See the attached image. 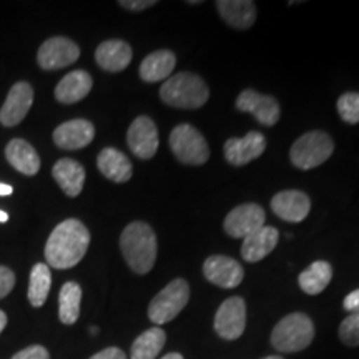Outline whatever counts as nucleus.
I'll return each mask as SVG.
<instances>
[{
  "instance_id": "1",
  "label": "nucleus",
  "mask_w": 359,
  "mask_h": 359,
  "mask_svg": "<svg viewBox=\"0 0 359 359\" xmlns=\"http://www.w3.org/2000/svg\"><path fill=\"white\" fill-rule=\"evenodd\" d=\"M90 245V233L80 219L69 218L53 228L45 245L48 266L69 269L83 259Z\"/></svg>"
},
{
  "instance_id": "2",
  "label": "nucleus",
  "mask_w": 359,
  "mask_h": 359,
  "mask_svg": "<svg viewBox=\"0 0 359 359\" xmlns=\"http://www.w3.org/2000/svg\"><path fill=\"white\" fill-rule=\"evenodd\" d=\"M120 250L130 269L137 275H147L155 266L156 235L145 222H132L120 235Z\"/></svg>"
},
{
  "instance_id": "3",
  "label": "nucleus",
  "mask_w": 359,
  "mask_h": 359,
  "mask_svg": "<svg viewBox=\"0 0 359 359\" xmlns=\"http://www.w3.org/2000/svg\"><path fill=\"white\" fill-rule=\"evenodd\" d=\"M210 92L203 79L190 72H180L165 80L160 88V98L175 109L195 110L208 102Z\"/></svg>"
},
{
  "instance_id": "4",
  "label": "nucleus",
  "mask_w": 359,
  "mask_h": 359,
  "mask_svg": "<svg viewBox=\"0 0 359 359\" xmlns=\"http://www.w3.org/2000/svg\"><path fill=\"white\" fill-rule=\"evenodd\" d=\"M314 325L304 313H291L278 323L271 333V346L280 353H298L313 343Z\"/></svg>"
},
{
  "instance_id": "5",
  "label": "nucleus",
  "mask_w": 359,
  "mask_h": 359,
  "mask_svg": "<svg viewBox=\"0 0 359 359\" xmlns=\"http://www.w3.org/2000/svg\"><path fill=\"white\" fill-rule=\"evenodd\" d=\"M333 138L321 130H313L293 143L290 150V158L296 168L311 170L325 163L333 155Z\"/></svg>"
},
{
  "instance_id": "6",
  "label": "nucleus",
  "mask_w": 359,
  "mask_h": 359,
  "mask_svg": "<svg viewBox=\"0 0 359 359\" xmlns=\"http://www.w3.org/2000/svg\"><path fill=\"white\" fill-rule=\"evenodd\" d=\"M188 302H190V286L183 278H177L151 299L148 306V318L156 326L165 325L175 320Z\"/></svg>"
},
{
  "instance_id": "7",
  "label": "nucleus",
  "mask_w": 359,
  "mask_h": 359,
  "mask_svg": "<svg viewBox=\"0 0 359 359\" xmlns=\"http://www.w3.org/2000/svg\"><path fill=\"white\" fill-rule=\"evenodd\" d=\"M170 148L175 158L185 165L198 167L210 158V148L205 137L190 123L177 125L170 133Z\"/></svg>"
},
{
  "instance_id": "8",
  "label": "nucleus",
  "mask_w": 359,
  "mask_h": 359,
  "mask_svg": "<svg viewBox=\"0 0 359 359\" xmlns=\"http://www.w3.org/2000/svg\"><path fill=\"white\" fill-rule=\"evenodd\" d=\"M246 327V303L240 296L224 299L215 314V331L219 338L235 341L245 333Z\"/></svg>"
},
{
  "instance_id": "9",
  "label": "nucleus",
  "mask_w": 359,
  "mask_h": 359,
  "mask_svg": "<svg viewBox=\"0 0 359 359\" xmlns=\"http://www.w3.org/2000/svg\"><path fill=\"white\" fill-rule=\"evenodd\" d=\"M80 47L67 37H52L40 45L37 62L43 70L65 69L79 60Z\"/></svg>"
},
{
  "instance_id": "10",
  "label": "nucleus",
  "mask_w": 359,
  "mask_h": 359,
  "mask_svg": "<svg viewBox=\"0 0 359 359\" xmlns=\"http://www.w3.org/2000/svg\"><path fill=\"white\" fill-rule=\"evenodd\" d=\"M127 143L130 150H132L138 158H154L160 145L158 130H156L154 120L147 115L137 116L132 122V125L128 127Z\"/></svg>"
},
{
  "instance_id": "11",
  "label": "nucleus",
  "mask_w": 359,
  "mask_h": 359,
  "mask_svg": "<svg viewBox=\"0 0 359 359\" xmlns=\"http://www.w3.org/2000/svg\"><path fill=\"white\" fill-rule=\"evenodd\" d=\"M264 219H266V213H264L263 206L257 203H245L233 208L226 215L223 228L228 236L246 238L264 226Z\"/></svg>"
},
{
  "instance_id": "12",
  "label": "nucleus",
  "mask_w": 359,
  "mask_h": 359,
  "mask_svg": "<svg viewBox=\"0 0 359 359\" xmlns=\"http://www.w3.org/2000/svg\"><path fill=\"white\" fill-rule=\"evenodd\" d=\"M236 109L240 111H248L264 127H273L280 120L281 110L276 98L263 95L257 90H243L236 98Z\"/></svg>"
},
{
  "instance_id": "13",
  "label": "nucleus",
  "mask_w": 359,
  "mask_h": 359,
  "mask_svg": "<svg viewBox=\"0 0 359 359\" xmlns=\"http://www.w3.org/2000/svg\"><path fill=\"white\" fill-rule=\"evenodd\" d=\"M266 150V138L259 132H250L243 138H230L223 147L224 158L233 167H243L259 158Z\"/></svg>"
},
{
  "instance_id": "14",
  "label": "nucleus",
  "mask_w": 359,
  "mask_h": 359,
  "mask_svg": "<svg viewBox=\"0 0 359 359\" xmlns=\"http://www.w3.org/2000/svg\"><path fill=\"white\" fill-rule=\"evenodd\" d=\"M203 275L206 280L219 288L231 290L240 286L245 278V271L236 259L223 257V255H213L203 263Z\"/></svg>"
},
{
  "instance_id": "15",
  "label": "nucleus",
  "mask_w": 359,
  "mask_h": 359,
  "mask_svg": "<svg viewBox=\"0 0 359 359\" xmlns=\"http://www.w3.org/2000/svg\"><path fill=\"white\" fill-rule=\"evenodd\" d=\"M271 210L285 222L302 223L311 212V200L304 191L285 190L273 196Z\"/></svg>"
},
{
  "instance_id": "16",
  "label": "nucleus",
  "mask_w": 359,
  "mask_h": 359,
  "mask_svg": "<svg viewBox=\"0 0 359 359\" xmlns=\"http://www.w3.org/2000/svg\"><path fill=\"white\" fill-rule=\"evenodd\" d=\"M34 103V88L27 82L15 83L8 92L7 100L0 109V123L4 127H15L29 114Z\"/></svg>"
},
{
  "instance_id": "17",
  "label": "nucleus",
  "mask_w": 359,
  "mask_h": 359,
  "mask_svg": "<svg viewBox=\"0 0 359 359\" xmlns=\"http://www.w3.org/2000/svg\"><path fill=\"white\" fill-rule=\"evenodd\" d=\"M95 137V127L85 118H75L58 125L53 132V142L64 150H80L92 143Z\"/></svg>"
},
{
  "instance_id": "18",
  "label": "nucleus",
  "mask_w": 359,
  "mask_h": 359,
  "mask_svg": "<svg viewBox=\"0 0 359 359\" xmlns=\"http://www.w3.org/2000/svg\"><path fill=\"white\" fill-rule=\"evenodd\" d=\"M278 240H280V231L275 226H264L253 231L251 235L243 238L241 245V257L248 263L262 262L276 248Z\"/></svg>"
},
{
  "instance_id": "19",
  "label": "nucleus",
  "mask_w": 359,
  "mask_h": 359,
  "mask_svg": "<svg viewBox=\"0 0 359 359\" xmlns=\"http://www.w3.org/2000/svg\"><path fill=\"white\" fill-rule=\"evenodd\" d=\"M133 52L132 47L123 40H107V42H102L97 47L95 52V60L100 69L105 72H122L127 69L132 62Z\"/></svg>"
},
{
  "instance_id": "20",
  "label": "nucleus",
  "mask_w": 359,
  "mask_h": 359,
  "mask_svg": "<svg viewBox=\"0 0 359 359\" xmlns=\"http://www.w3.org/2000/svg\"><path fill=\"white\" fill-rule=\"evenodd\" d=\"M53 180L70 198L79 196L85 185V168L72 158L58 160L52 168Z\"/></svg>"
},
{
  "instance_id": "21",
  "label": "nucleus",
  "mask_w": 359,
  "mask_h": 359,
  "mask_svg": "<svg viewBox=\"0 0 359 359\" xmlns=\"http://www.w3.org/2000/svg\"><path fill=\"white\" fill-rule=\"evenodd\" d=\"M217 8L233 29L246 30L257 20V6L251 0H218Z\"/></svg>"
},
{
  "instance_id": "22",
  "label": "nucleus",
  "mask_w": 359,
  "mask_h": 359,
  "mask_svg": "<svg viewBox=\"0 0 359 359\" xmlns=\"http://www.w3.org/2000/svg\"><path fill=\"white\" fill-rule=\"evenodd\" d=\"M92 85L93 80L88 72L74 70L58 82L55 87V98L60 103H65V105L77 103L88 95Z\"/></svg>"
},
{
  "instance_id": "23",
  "label": "nucleus",
  "mask_w": 359,
  "mask_h": 359,
  "mask_svg": "<svg viewBox=\"0 0 359 359\" xmlns=\"http://www.w3.org/2000/svg\"><path fill=\"white\" fill-rule=\"evenodd\" d=\"M97 167L103 177L115 183H127L133 175L132 161L116 148H103L97 158Z\"/></svg>"
},
{
  "instance_id": "24",
  "label": "nucleus",
  "mask_w": 359,
  "mask_h": 359,
  "mask_svg": "<svg viewBox=\"0 0 359 359\" xmlns=\"http://www.w3.org/2000/svg\"><path fill=\"white\" fill-rule=\"evenodd\" d=\"M6 156L8 163L17 172L24 173L27 177H34V175L39 173L40 156L29 142L22 140V138H13L7 143Z\"/></svg>"
},
{
  "instance_id": "25",
  "label": "nucleus",
  "mask_w": 359,
  "mask_h": 359,
  "mask_svg": "<svg viewBox=\"0 0 359 359\" xmlns=\"http://www.w3.org/2000/svg\"><path fill=\"white\" fill-rule=\"evenodd\" d=\"M175 65H177V57L172 50H156L143 58L140 65V77L143 82L155 83L161 80H168L172 77Z\"/></svg>"
},
{
  "instance_id": "26",
  "label": "nucleus",
  "mask_w": 359,
  "mask_h": 359,
  "mask_svg": "<svg viewBox=\"0 0 359 359\" xmlns=\"http://www.w3.org/2000/svg\"><path fill=\"white\" fill-rule=\"evenodd\" d=\"M333 280V266L327 262H314L313 264L299 273L298 283L306 294H320L327 288Z\"/></svg>"
},
{
  "instance_id": "27",
  "label": "nucleus",
  "mask_w": 359,
  "mask_h": 359,
  "mask_svg": "<svg viewBox=\"0 0 359 359\" xmlns=\"http://www.w3.org/2000/svg\"><path fill=\"white\" fill-rule=\"evenodd\" d=\"M82 303V288L79 283L67 281L58 294V318L64 325L70 326L77 323Z\"/></svg>"
},
{
  "instance_id": "28",
  "label": "nucleus",
  "mask_w": 359,
  "mask_h": 359,
  "mask_svg": "<svg viewBox=\"0 0 359 359\" xmlns=\"http://www.w3.org/2000/svg\"><path fill=\"white\" fill-rule=\"evenodd\" d=\"M165 341H167V334L161 327H150L133 341L130 359H155L163 349Z\"/></svg>"
},
{
  "instance_id": "29",
  "label": "nucleus",
  "mask_w": 359,
  "mask_h": 359,
  "mask_svg": "<svg viewBox=\"0 0 359 359\" xmlns=\"http://www.w3.org/2000/svg\"><path fill=\"white\" fill-rule=\"evenodd\" d=\"M52 286V273L48 264L37 263L30 271V283H29V302L34 308L43 306L47 302L48 293Z\"/></svg>"
},
{
  "instance_id": "30",
  "label": "nucleus",
  "mask_w": 359,
  "mask_h": 359,
  "mask_svg": "<svg viewBox=\"0 0 359 359\" xmlns=\"http://www.w3.org/2000/svg\"><path fill=\"white\" fill-rule=\"evenodd\" d=\"M338 114L343 122L349 125L359 123V93L358 92H346L338 98Z\"/></svg>"
},
{
  "instance_id": "31",
  "label": "nucleus",
  "mask_w": 359,
  "mask_h": 359,
  "mask_svg": "<svg viewBox=\"0 0 359 359\" xmlns=\"http://www.w3.org/2000/svg\"><path fill=\"white\" fill-rule=\"evenodd\" d=\"M339 339L346 346H359V313H351L341 323L339 326Z\"/></svg>"
},
{
  "instance_id": "32",
  "label": "nucleus",
  "mask_w": 359,
  "mask_h": 359,
  "mask_svg": "<svg viewBox=\"0 0 359 359\" xmlns=\"http://www.w3.org/2000/svg\"><path fill=\"white\" fill-rule=\"evenodd\" d=\"M15 286V275L11 268L0 264V299L6 298Z\"/></svg>"
},
{
  "instance_id": "33",
  "label": "nucleus",
  "mask_w": 359,
  "mask_h": 359,
  "mask_svg": "<svg viewBox=\"0 0 359 359\" xmlns=\"http://www.w3.org/2000/svg\"><path fill=\"white\" fill-rule=\"evenodd\" d=\"M12 359H50V354H48L47 348L34 344V346H29L13 354Z\"/></svg>"
},
{
  "instance_id": "34",
  "label": "nucleus",
  "mask_w": 359,
  "mask_h": 359,
  "mask_svg": "<svg viewBox=\"0 0 359 359\" xmlns=\"http://www.w3.org/2000/svg\"><path fill=\"white\" fill-rule=\"evenodd\" d=\"M120 7H123L125 11H132V12H140L145 11L148 7L156 6L155 0H122L118 2Z\"/></svg>"
},
{
  "instance_id": "35",
  "label": "nucleus",
  "mask_w": 359,
  "mask_h": 359,
  "mask_svg": "<svg viewBox=\"0 0 359 359\" xmlns=\"http://www.w3.org/2000/svg\"><path fill=\"white\" fill-rule=\"evenodd\" d=\"M90 359H127V354H125L120 348H107L102 349L100 353L93 354Z\"/></svg>"
},
{
  "instance_id": "36",
  "label": "nucleus",
  "mask_w": 359,
  "mask_h": 359,
  "mask_svg": "<svg viewBox=\"0 0 359 359\" xmlns=\"http://www.w3.org/2000/svg\"><path fill=\"white\" fill-rule=\"evenodd\" d=\"M343 308L349 313H359V290L351 291V293L344 298Z\"/></svg>"
},
{
  "instance_id": "37",
  "label": "nucleus",
  "mask_w": 359,
  "mask_h": 359,
  "mask_svg": "<svg viewBox=\"0 0 359 359\" xmlns=\"http://www.w3.org/2000/svg\"><path fill=\"white\" fill-rule=\"evenodd\" d=\"M11 193H13V188L7 183H0V196H8Z\"/></svg>"
},
{
  "instance_id": "38",
  "label": "nucleus",
  "mask_w": 359,
  "mask_h": 359,
  "mask_svg": "<svg viewBox=\"0 0 359 359\" xmlns=\"http://www.w3.org/2000/svg\"><path fill=\"white\" fill-rule=\"evenodd\" d=\"M7 326V314L0 309V334H2V331L6 330Z\"/></svg>"
},
{
  "instance_id": "39",
  "label": "nucleus",
  "mask_w": 359,
  "mask_h": 359,
  "mask_svg": "<svg viewBox=\"0 0 359 359\" xmlns=\"http://www.w3.org/2000/svg\"><path fill=\"white\" fill-rule=\"evenodd\" d=\"M161 359H183V356L180 353H170L167 356H163Z\"/></svg>"
},
{
  "instance_id": "40",
  "label": "nucleus",
  "mask_w": 359,
  "mask_h": 359,
  "mask_svg": "<svg viewBox=\"0 0 359 359\" xmlns=\"http://www.w3.org/2000/svg\"><path fill=\"white\" fill-rule=\"evenodd\" d=\"M8 222V215L4 212V210H0V223H7Z\"/></svg>"
},
{
  "instance_id": "41",
  "label": "nucleus",
  "mask_w": 359,
  "mask_h": 359,
  "mask_svg": "<svg viewBox=\"0 0 359 359\" xmlns=\"http://www.w3.org/2000/svg\"><path fill=\"white\" fill-rule=\"evenodd\" d=\"M90 333H92V334H97V333H98V327L92 326V327H90Z\"/></svg>"
},
{
  "instance_id": "42",
  "label": "nucleus",
  "mask_w": 359,
  "mask_h": 359,
  "mask_svg": "<svg viewBox=\"0 0 359 359\" xmlns=\"http://www.w3.org/2000/svg\"><path fill=\"white\" fill-rule=\"evenodd\" d=\"M263 359H283L281 356H268V358H263Z\"/></svg>"
}]
</instances>
